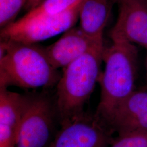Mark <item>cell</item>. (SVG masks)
<instances>
[{"label": "cell", "instance_id": "obj_12", "mask_svg": "<svg viewBox=\"0 0 147 147\" xmlns=\"http://www.w3.org/2000/svg\"><path fill=\"white\" fill-rule=\"evenodd\" d=\"M81 0H42L38 5L27 11L19 20L27 21L38 18L58 15L77 5Z\"/></svg>", "mask_w": 147, "mask_h": 147}, {"label": "cell", "instance_id": "obj_13", "mask_svg": "<svg viewBox=\"0 0 147 147\" xmlns=\"http://www.w3.org/2000/svg\"><path fill=\"white\" fill-rule=\"evenodd\" d=\"M28 0H0L1 30L16 21L19 12Z\"/></svg>", "mask_w": 147, "mask_h": 147}, {"label": "cell", "instance_id": "obj_3", "mask_svg": "<svg viewBox=\"0 0 147 147\" xmlns=\"http://www.w3.org/2000/svg\"><path fill=\"white\" fill-rule=\"evenodd\" d=\"M104 47L95 45L63 69L55 96L59 123L84 111L101 73Z\"/></svg>", "mask_w": 147, "mask_h": 147}, {"label": "cell", "instance_id": "obj_9", "mask_svg": "<svg viewBox=\"0 0 147 147\" xmlns=\"http://www.w3.org/2000/svg\"><path fill=\"white\" fill-rule=\"evenodd\" d=\"M107 124L118 135L147 133V87L135 90L113 112Z\"/></svg>", "mask_w": 147, "mask_h": 147}, {"label": "cell", "instance_id": "obj_2", "mask_svg": "<svg viewBox=\"0 0 147 147\" xmlns=\"http://www.w3.org/2000/svg\"><path fill=\"white\" fill-rule=\"evenodd\" d=\"M104 47L105 69L98 82L100 102L95 113L107 124L116 109L136 90L138 50L136 45L122 40H112Z\"/></svg>", "mask_w": 147, "mask_h": 147}, {"label": "cell", "instance_id": "obj_14", "mask_svg": "<svg viewBox=\"0 0 147 147\" xmlns=\"http://www.w3.org/2000/svg\"><path fill=\"white\" fill-rule=\"evenodd\" d=\"M109 147H147V133L134 132L118 135Z\"/></svg>", "mask_w": 147, "mask_h": 147}, {"label": "cell", "instance_id": "obj_6", "mask_svg": "<svg viewBox=\"0 0 147 147\" xmlns=\"http://www.w3.org/2000/svg\"><path fill=\"white\" fill-rule=\"evenodd\" d=\"M82 0L71 9L56 16H44L27 21L16 20L1 30V39L36 44L64 33L79 19Z\"/></svg>", "mask_w": 147, "mask_h": 147}, {"label": "cell", "instance_id": "obj_16", "mask_svg": "<svg viewBox=\"0 0 147 147\" xmlns=\"http://www.w3.org/2000/svg\"></svg>", "mask_w": 147, "mask_h": 147}, {"label": "cell", "instance_id": "obj_10", "mask_svg": "<svg viewBox=\"0 0 147 147\" xmlns=\"http://www.w3.org/2000/svg\"><path fill=\"white\" fill-rule=\"evenodd\" d=\"M23 104L24 94L0 87V147H16Z\"/></svg>", "mask_w": 147, "mask_h": 147}, {"label": "cell", "instance_id": "obj_4", "mask_svg": "<svg viewBox=\"0 0 147 147\" xmlns=\"http://www.w3.org/2000/svg\"><path fill=\"white\" fill-rule=\"evenodd\" d=\"M59 123L55 97L47 91L24 94L21 124L16 147H49Z\"/></svg>", "mask_w": 147, "mask_h": 147}, {"label": "cell", "instance_id": "obj_1", "mask_svg": "<svg viewBox=\"0 0 147 147\" xmlns=\"http://www.w3.org/2000/svg\"><path fill=\"white\" fill-rule=\"evenodd\" d=\"M61 75L50 62L44 47L1 39L0 87L48 89L56 86Z\"/></svg>", "mask_w": 147, "mask_h": 147}, {"label": "cell", "instance_id": "obj_7", "mask_svg": "<svg viewBox=\"0 0 147 147\" xmlns=\"http://www.w3.org/2000/svg\"><path fill=\"white\" fill-rule=\"evenodd\" d=\"M118 16L111 40H122L147 49V0H117Z\"/></svg>", "mask_w": 147, "mask_h": 147}, {"label": "cell", "instance_id": "obj_8", "mask_svg": "<svg viewBox=\"0 0 147 147\" xmlns=\"http://www.w3.org/2000/svg\"><path fill=\"white\" fill-rule=\"evenodd\" d=\"M103 42V39L91 38L80 27L74 26L63 33L56 42L44 47V50L50 62L58 70L65 68L92 47Z\"/></svg>", "mask_w": 147, "mask_h": 147}, {"label": "cell", "instance_id": "obj_11", "mask_svg": "<svg viewBox=\"0 0 147 147\" xmlns=\"http://www.w3.org/2000/svg\"><path fill=\"white\" fill-rule=\"evenodd\" d=\"M110 11V0H82L79 12V27L89 37L103 39Z\"/></svg>", "mask_w": 147, "mask_h": 147}, {"label": "cell", "instance_id": "obj_15", "mask_svg": "<svg viewBox=\"0 0 147 147\" xmlns=\"http://www.w3.org/2000/svg\"><path fill=\"white\" fill-rule=\"evenodd\" d=\"M42 1V0H28L24 8H25L27 11H28L38 5Z\"/></svg>", "mask_w": 147, "mask_h": 147}, {"label": "cell", "instance_id": "obj_5", "mask_svg": "<svg viewBox=\"0 0 147 147\" xmlns=\"http://www.w3.org/2000/svg\"><path fill=\"white\" fill-rule=\"evenodd\" d=\"M49 147H109L114 132L95 113L85 112L59 123Z\"/></svg>", "mask_w": 147, "mask_h": 147}]
</instances>
